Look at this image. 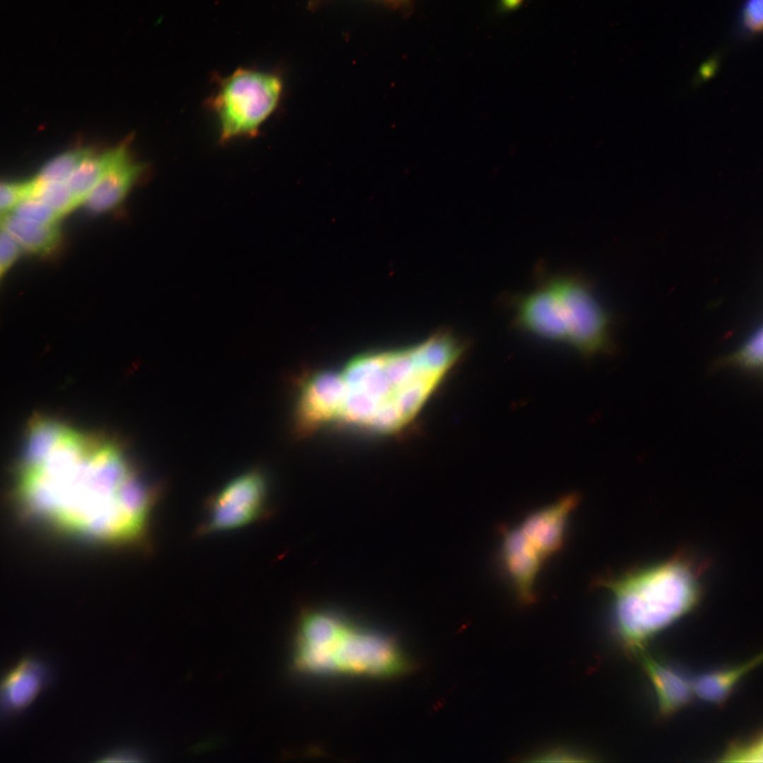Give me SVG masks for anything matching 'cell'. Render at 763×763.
I'll use <instances>...</instances> for the list:
<instances>
[{
  "label": "cell",
  "mask_w": 763,
  "mask_h": 763,
  "mask_svg": "<svg viewBox=\"0 0 763 763\" xmlns=\"http://www.w3.org/2000/svg\"><path fill=\"white\" fill-rule=\"evenodd\" d=\"M16 496L27 514L69 535L144 544L160 488L104 438L49 418L29 425Z\"/></svg>",
  "instance_id": "6da1fadb"
},
{
  "label": "cell",
  "mask_w": 763,
  "mask_h": 763,
  "mask_svg": "<svg viewBox=\"0 0 763 763\" xmlns=\"http://www.w3.org/2000/svg\"><path fill=\"white\" fill-rule=\"evenodd\" d=\"M463 350L441 331L409 347L372 352L338 370L310 374L301 383L295 428L301 435L328 426L390 434L417 416Z\"/></svg>",
  "instance_id": "7a4b0ae2"
},
{
  "label": "cell",
  "mask_w": 763,
  "mask_h": 763,
  "mask_svg": "<svg viewBox=\"0 0 763 763\" xmlns=\"http://www.w3.org/2000/svg\"><path fill=\"white\" fill-rule=\"evenodd\" d=\"M694 563L684 554L598 581L612 598L616 632L639 653L657 633L692 610L702 591Z\"/></svg>",
  "instance_id": "3957f363"
},
{
  "label": "cell",
  "mask_w": 763,
  "mask_h": 763,
  "mask_svg": "<svg viewBox=\"0 0 763 763\" xmlns=\"http://www.w3.org/2000/svg\"><path fill=\"white\" fill-rule=\"evenodd\" d=\"M295 649V668L313 675L391 678L413 666L391 637L324 610L300 615Z\"/></svg>",
  "instance_id": "277c9868"
},
{
  "label": "cell",
  "mask_w": 763,
  "mask_h": 763,
  "mask_svg": "<svg viewBox=\"0 0 763 763\" xmlns=\"http://www.w3.org/2000/svg\"><path fill=\"white\" fill-rule=\"evenodd\" d=\"M579 502L577 494H567L529 514L503 536L501 560L518 597L534 596L542 566L562 548L570 514Z\"/></svg>",
  "instance_id": "5b68a950"
},
{
  "label": "cell",
  "mask_w": 763,
  "mask_h": 763,
  "mask_svg": "<svg viewBox=\"0 0 763 763\" xmlns=\"http://www.w3.org/2000/svg\"><path fill=\"white\" fill-rule=\"evenodd\" d=\"M283 88L276 73L251 68H239L220 78L206 102L216 119L220 141L257 136L278 106Z\"/></svg>",
  "instance_id": "8992f818"
},
{
  "label": "cell",
  "mask_w": 763,
  "mask_h": 763,
  "mask_svg": "<svg viewBox=\"0 0 763 763\" xmlns=\"http://www.w3.org/2000/svg\"><path fill=\"white\" fill-rule=\"evenodd\" d=\"M271 514L266 475L259 469L251 470L207 499L196 533L204 536L235 531L266 520Z\"/></svg>",
  "instance_id": "52a82bcc"
},
{
  "label": "cell",
  "mask_w": 763,
  "mask_h": 763,
  "mask_svg": "<svg viewBox=\"0 0 763 763\" xmlns=\"http://www.w3.org/2000/svg\"><path fill=\"white\" fill-rule=\"evenodd\" d=\"M557 292L567 342L584 356L605 352L610 345V319L587 283L573 276L548 279Z\"/></svg>",
  "instance_id": "ba28073f"
},
{
  "label": "cell",
  "mask_w": 763,
  "mask_h": 763,
  "mask_svg": "<svg viewBox=\"0 0 763 763\" xmlns=\"http://www.w3.org/2000/svg\"><path fill=\"white\" fill-rule=\"evenodd\" d=\"M514 321L522 329L544 339L567 341L560 300L548 280L518 300Z\"/></svg>",
  "instance_id": "9c48e42d"
},
{
  "label": "cell",
  "mask_w": 763,
  "mask_h": 763,
  "mask_svg": "<svg viewBox=\"0 0 763 763\" xmlns=\"http://www.w3.org/2000/svg\"><path fill=\"white\" fill-rule=\"evenodd\" d=\"M49 679L45 665L34 656L22 658L3 678L1 708L11 715L27 708L45 688Z\"/></svg>",
  "instance_id": "30bf717a"
},
{
  "label": "cell",
  "mask_w": 763,
  "mask_h": 763,
  "mask_svg": "<svg viewBox=\"0 0 763 763\" xmlns=\"http://www.w3.org/2000/svg\"><path fill=\"white\" fill-rule=\"evenodd\" d=\"M641 661L654 688L662 717L672 716L690 702L694 695L692 680L678 668L651 656H644Z\"/></svg>",
  "instance_id": "8fae6325"
},
{
  "label": "cell",
  "mask_w": 763,
  "mask_h": 763,
  "mask_svg": "<svg viewBox=\"0 0 763 763\" xmlns=\"http://www.w3.org/2000/svg\"><path fill=\"white\" fill-rule=\"evenodd\" d=\"M145 170L143 164L129 159L109 172L89 192L83 203L94 213L107 211L118 205Z\"/></svg>",
  "instance_id": "7c38bea8"
},
{
  "label": "cell",
  "mask_w": 763,
  "mask_h": 763,
  "mask_svg": "<svg viewBox=\"0 0 763 763\" xmlns=\"http://www.w3.org/2000/svg\"><path fill=\"white\" fill-rule=\"evenodd\" d=\"M763 663V651L737 666L702 673L692 680L694 694L708 703L721 705L748 673Z\"/></svg>",
  "instance_id": "4fadbf2b"
},
{
  "label": "cell",
  "mask_w": 763,
  "mask_h": 763,
  "mask_svg": "<svg viewBox=\"0 0 763 763\" xmlns=\"http://www.w3.org/2000/svg\"><path fill=\"white\" fill-rule=\"evenodd\" d=\"M128 160L127 148L121 144L87 158L66 182L76 197L83 203L93 187L112 170Z\"/></svg>",
  "instance_id": "5bb4252c"
},
{
  "label": "cell",
  "mask_w": 763,
  "mask_h": 763,
  "mask_svg": "<svg viewBox=\"0 0 763 763\" xmlns=\"http://www.w3.org/2000/svg\"><path fill=\"white\" fill-rule=\"evenodd\" d=\"M1 226L23 249L30 253L48 254L55 249L59 241L60 233L57 224L34 222L13 213L1 217Z\"/></svg>",
  "instance_id": "9a60e30c"
},
{
  "label": "cell",
  "mask_w": 763,
  "mask_h": 763,
  "mask_svg": "<svg viewBox=\"0 0 763 763\" xmlns=\"http://www.w3.org/2000/svg\"><path fill=\"white\" fill-rule=\"evenodd\" d=\"M93 153L81 148L61 153L47 161L35 177L42 182H66L79 165Z\"/></svg>",
  "instance_id": "2e32d148"
},
{
  "label": "cell",
  "mask_w": 763,
  "mask_h": 763,
  "mask_svg": "<svg viewBox=\"0 0 763 763\" xmlns=\"http://www.w3.org/2000/svg\"><path fill=\"white\" fill-rule=\"evenodd\" d=\"M34 181L31 196L40 199L61 216L81 203L66 182H42L35 178Z\"/></svg>",
  "instance_id": "e0dca14e"
},
{
  "label": "cell",
  "mask_w": 763,
  "mask_h": 763,
  "mask_svg": "<svg viewBox=\"0 0 763 763\" xmlns=\"http://www.w3.org/2000/svg\"><path fill=\"white\" fill-rule=\"evenodd\" d=\"M720 758L725 762H763V731L733 742Z\"/></svg>",
  "instance_id": "ac0fdd59"
},
{
  "label": "cell",
  "mask_w": 763,
  "mask_h": 763,
  "mask_svg": "<svg viewBox=\"0 0 763 763\" xmlns=\"http://www.w3.org/2000/svg\"><path fill=\"white\" fill-rule=\"evenodd\" d=\"M13 213L25 219L43 224H57L62 217L47 203L35 196L22 200Z\"/></svg>",
  "instance_id": "d6986e66"
},
{
  "label": "cell",
  "mask_w": 763,
  "mask_h": 763,
  "mask_svg": "<svg viewBox=\"0 0 763 763\" xmlns=\"http://www.w3.org/2000/svg\"><path fill=\"white\" fill-rule=\"evenodd\" d=\"M34 179L23 182H3L0 185V210L1 217L11 213L24 199L31 196Z\"/></svg>",
  "instance_id": "ffe728a7"
},
{
  "label": "cell",
  "mask_w": 763,
  "mask_h": 763,
  "mask_svg": "<svg viewBox=\"0 0 763 763\" xmlns=\"http://www.w3.org/2000/svg\"><path fill=\"white\" fill-rule=\"evenodd\" d=\"M738 20L743 34L750 36L763 34V0H745Z\"/></svg>",
  "instance_id": "44dd1931"
},
{
  "label": "cell",
  "mask_w": 763,
  "mask_h": 763,
  "mask_svg": "<svg viewBox=\"0 0 763 763\" xmlns=\"http://www.w3.org/2000/svg\"><path fill=\"white\" fill-rule=\"evenodd\" d=\"M736 360L747 367L763 369V327L742 347Z\"/></svg>",
  "instance_id": "7402d4cb"
},
{
  "label": "cell",
  "mask_w": 763,
  "mask_h": 763,
  "mask_svg": "<svg viewBox=\"0 0 763 763\" xmlns=\"http://www.w3.org/2000/svg\"><path fill=\"white\" fill-rule=\"evenodd\" d=\"M21 249L18 243L6 230L1 228L0 235V273L1 277L16 260Z\"/></svg>",
  "instance_id": "603a6c76"
},
{
  "label": "cell",
  "mask_w": 763,
  "mask_h": 763,
  "mask_svg": "<svg viewBox=\"0 0 763 763\" xmlns=\"http://www.w3.org/2000/svg\"><path fill=\"white\" fill-rule=\"evenodd\" d=\"M137 755L127 750H119L109 753L100 760L102 762H135Z\"/></svg>",
  "instance_id": "cb8c5ba5"
}]
</instances>
